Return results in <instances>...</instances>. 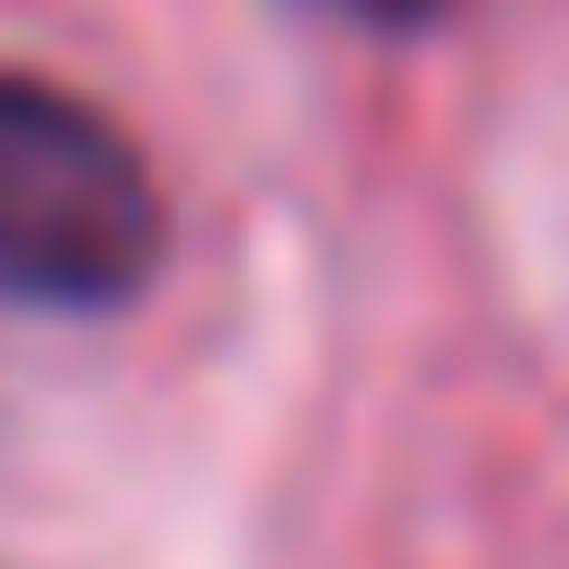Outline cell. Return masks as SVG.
Segmentation results:
<instances>
[{
	"instance_id": "cell-1",
	"label": "cell",
	"mask_w": 569,
	"mask_h": 569,
	"mask_svg": "<svg viewBox=\"0 0 569 569\" xmlns=\"http://www.w3.org/2000/svg\"><path fill=\"white\" fill-rule=\"evenodd\" d=\"M164 266V178L63 77H0V305L114 317Z\"/></svg>"
},
{
	"instance_id": "cell-2",
	"label": "cell",
	"mask_w": 569,
	"mask_h": 569,
	"mask_svg": "<svg viewBox=\"0 0 569 569\" xmlns=\"http://www.w3.org/2000/svg\"><path fill=\"white\" fill-rule=\"evenodd\" d=\"M329 13H367V26H430V13H456V0H329Z\"/></svg>"
}]
</instances>
